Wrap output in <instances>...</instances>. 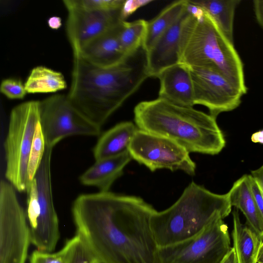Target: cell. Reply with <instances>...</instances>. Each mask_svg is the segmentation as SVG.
<instances>
[{
    "mask_svg": "<svg viewBox=\"0 0 263 263\" xmlns=\"http://www.w3.org/2000/svg\"><path fill=\"white\" fill-rule=\"evenodd\" d=\"M156 211L139 197L109 191L80 195L71 208L76 234L101 263H158Z\"/></svg>",
    "mask_w": 263,
    "mask_h": 263,
    "instance_id": "1",
    "label": "cell"
},
{
    "mask_svg": "<svg viewBox=\"0 0 263 263\" xmlns=\"http://www.w3.org/2000/svg\"><path fill=\"white\" fill-rule=\"evenodd\" d=\"M71 83L67 98L81 115L101 128L108 118L149 77L142 45L119 64L95 66L73 53Z\"/></svg>",
    "mask_w": 263,
    "mask_h": 263,
    "instance_id": "2",
    "label": "cell"
},
{
    "mask_svg": "<svg viewBox=\"0 0 263 263\" xmlns=\"http://www.w3.org/2000/svg\"><path fill=\"white\" fill-rule=\"evenodd\" d=\"M134 114L138 129L168 138L189 153L214 155L226 145L216 118L193 107L158 98L139 103Z\"/></svg>",
    "mask_w": 263,
    "mask_h": 263,
    "instance_id": "3",
    "label": "cell"
},
{
    "mask_svg": "<svg viewBox=\"0 0 263 263\" xmlns=\"http://www.w3.org/2000/svg\"><path fill=\"white\" fill-rule=\"evenodd\" d=\"M232 207L229 192L216 194L191 182L172 205L152 215L151 226L158 248L198 235L216 218L227 217Z\"/></svg>",
    "mask_w": 263,
    "mask_h": 263,
    "instance_id": "4",
    "label": "cell"
},
{
    "mask_svg": "<svg viewBox=\"0 0 263 263\" xmlns=\"http://www.w3.org/2000/svg\"><path fill=\"white\" fill-rule=\"evenodd\" d=\"M179 63L189 67L217 69L245 95L247 92L243 63L234 43L227 39L203 9L196 16L189 13L184 23Z\"/></svg>",
    "mask_w": 263,
    "mask_h": 263,
    "instance_id": "5",
    "label": "cell"
},
{
    "mask_svg": "<svg viewBox=\"0 0 263 263\" xmlns=\"http://www.w3.org/2000/svg\"><path fill=\"white\" fill-rule=\"evenodd\" d=\"M40 120V101H29L15 106L10 115L4 143L5 177L19 192H27V168L36 126Z\"/></svg>",
    "mask_w": 263,
    "mask_h": 263,
    "instance_id": "6",
    "label": "cell"
},
{
    "mask_svg": "<svg viewBox=\"0 0 263 263\" xmlns=\"http://www.w3.org/2000/svg\"><path fill=\"white\" fill-rule=\"evenodd\" d=\"M219 217L198 235L158 248V263H220L231 247L228 227Z\"/></svg>",
    "mask_w": 263,
    "mask_h": 263,
    "instance_id": "7",
    "label": "cell"
},
{
    "mask_svg": "<svg viewBox=\"0 0 263 263\" xmlns=\"http://www.w3.org/2000/svg\"><path fill=\"white\" fill-rule=\"evenodd\" d=\"M13 185L0 183V263H25L31 243L27 216Z\"/></svg>",
    "mask_w": 263,
    "mask_h": 263,
    "instance_id": "8",
    "label": "cell"
},
{
    "mask_svg": "<svg viewBox=\"0 0 263 263\" xmlns=\"http://www.w3.org/2000/svg\"><path fill=\"white\" fill-rule=\"evenodd\" d=\"M132 159L151 171L167 169L195 174L196 165L190 153L174 141L138 128L128 148Z\"/></svg>",
    "mask_w": 263,
    "mask_h": 263,
    "instance_id": "9",
    "label": "cell"
},
{
    "mask_svg": "<svg viewBox=\"0 0 263 263\" xmlns=\"http://www.w3.org/2000/svg\"><path fill=\"white\" fill-rule=\"evenodd\" d=\"M46 147L53 148L69 136H97L101 128L93 124L71 105L67 95L57 94L40 101V120Z\"/></svg>",
    "mask_w": 263,
    "mask_h": 263,
    "instance_id": "10",
    "label": "cell"
},
{
    "mask_svg": "<svg viewBox=\"0 0 263 263\" xmlns=\"http://www.w3.org/2000/svg\"><path fill=\"white\" fill-rule=\"evenodd\" d=\"M195 105L207 107L216 118L220 113L239 106L243 92L222 72L210 67H189Z\"/></svg>",
    "mask_w": 263,
    "mask_h": 263,
    "instance_id": "11",
    "label": "cell"
},
{
    "mask_svg": "<svg viewBox=\"0 0 263 263\" xmlns=\"http://www.w3.org/2000/svg\"><path fill=\"white\" fill-rule=\"evenodd\" d=\"M53 148L46 147L34 178L39 192L40 215L35 226L30 230L31 243L36 250L52 252L60 239L59 221L52 196L51 160Z\"/></svg>",
    "mask_w": 263,
    "mask_h": 263,
    "instance_id": "12",
    "label": "cell"
},
{
    "mask_svg": "<svg viewBox=\"0 0 263 263\" xmlns=\"http://www.w3.org/2000/svg\"><path fill=\"white\" fill-rule=\"evenodd\" d=\"M68 11L66 31L73 53H78L88 43L120 24L121 9L115 10H88L76 5L72 0H64Z\"/></svg>",
    "mask_w": 263,
    "mask_h": 263,
    "instance_id": "13",
    "label": "cell"
},
{
    "mask_svg": "<svg viewBox=\"0 0 263 263\" xmlns=\"http://www.w3.org/2000/svg\"><path fill=\"white\" fill-rule=\"evenodd\" d=\"M187 10L166 30L147 51L149 77L157 78L165 69L179 63L180 42L182 27L189 15Z\"/></svg>",
    "mask_w": 263,
    "mask_h": 263,
    "instance_id": "14",
    "label": "cell"
},
{
    "mask_svg": "<svg viewBox=\"0 0 263 263\" xmlns=\"http://www.w3.org/2000/svg\"><path fill=\"white\" fill-rule=\"evenodd\" d=\"M123 21L85 45L78 53L88 62L102 68H109L122 62L128 55L123 50L119 40Z\"/></svg>",
    "mask_w": 263,
    "mask_h": 263,
    "instance_id": "15",
    "label": "cell"
},
{
    "mask_svg": "<svg viewBox=\"0 0 263 263\" xmlns=\"http://www.w3.org/2000/svg\"><path fill=\"white\" fill-rule=\"evenodd\" d=\"M158 98L174 104L193 107L194 90L190 68L179 63L162 71Z\"/></svg>",
    "mask_w": 263,
    "mask_h": 263,
    "instance_id": "16",
    "label": "cell"
},
{
    "mask_svg": "<svg viewBox=\"0 0 263 263\" xmlns=\"http://www.w3.org/2000/svg\"><path fill=\"white\" fill-rule=\"evenodd\" d=\"M128 152L98 160L80 177L81 183L95 186L100 192H108L114 182L123 173V170L132 160Z\"/></svg>",
    "mask_w": 263,
    "mask_h": 263,
    "instance_id": "17",
    "label": "cell"
},
{
    "mask_svg": "<svg viewBox=\"0 0 263 263\" xmlns=\"http://www.w3.org/2000/svg\"><path fill=\"white\" fill-rule=\"evenodd\" d=\"M137 127L132 122L124 121L104 132L93 149L95 160L111 157L127 151Z\"/></svg>",
    "mask_w": 263,
    "mask_h": 263,
    "instance_id": "18",
    "label": "cell"
},
{
    "mask_svg": "<svg viewBox=\"0 0 263 263\" xmlns=\"http://www.w3.org/2000/svg\"><path fill=\"white\" fill-rule=\"evenodd\" d=\"M229 192L232 206L243 213L246 224L263 239V216L252 195L248 175L236 181Z\"/></svg>",
    "mask_w": 263,
    "mask_h": 263,
    "instance_id": "19",
    "label": "cell"
},
{
    "mask_svg": "<svg viewBox=\"0 0 263 263\" xmlns=\"http://www.w3.org/2000/svg\"><path fill=\"white\" fill-rule=\"evenodd\" d=\"M233 248L238 263H257V258L263 239L247 224L241 223L238 211L232 212Z\"/></svg>",
    "mask_w": 263,
    "mask_h": 263,
    "instance_id": "20",
    "label": "cell"
},
{
    "mask_svg": "<svg viewBox=\"0 0 263 263\" xmlns=\"http://www.w3.org/2000/svg\"><path fill=\"white\" fill-rule=\"evenodd\" d=\"M188 1L174 2L157 16L148 22L142 46L148 51L159 37L182 16L186 10Z\"/></svg>",
    "mask_w": 263,
    "mask_h": 263,
    "instance_id": "21",
    "label": "cell"
},
{
    "mask_svg": "<svg viewBox=\"0 0 263 263\" xmlns=\"http://www.w3.org/2000/svg\"><path fill=\"white\" fill-rule=\"evenodd\" d=\"M202 8L212 18L220 30L232 43L235 11L240 0L190 1Z\"/></svg>",
    "mask_w": 263,
    "mask_h": 263,
    "instance_id": "22",
    "label": "cell"
},
{
    "mask_svg": "<svg viewBox=\"0 0 263 263\" xmlns=\"http://www.w3.org/2000/svg\"><path fill=\"white\" fill-rule=\"evenodd\" d=\"M24 85L27 92L30 93L54 92L67 87L61 72L43 66L31 70Z\"/></svg>",
    "mask_w": 263,
    "mask_h": 263,
    "instance_id": "23",
    "label": "cell"
},
{
    "mask_svg": "<svg viewBox=\"0 0 263 263\" xmlns=\"http://www.w3.org/2000/svg\"><path fill=\"white\" fill-rule=\"evenodd\" d=\"M148 22L140 19L131 22L123 21L119 33L121 45L127 55L135 52L142 45Z\"/></svg>",
    "mask_w": 263,
    "mask_h": 263,
    "instance_id": "24",
    "label": "cell"
},
{
    "mask_svg": "<svg viewBox=\"0 0 263 263\" xmlns=\"http://www.w3.org/2000/svg\"><path fill=\"white\" fill-rule=\"evenodd\" d=\"M46 144L41 125L39 122L35 128L29 154L27 168L28 186L34 179L44 157Z\"/></svg>",
    "mask_w": 263,
    "mask_h": 263,
    "instance_id": "25",
    "label": "cell"
},
{
    "mask_svg": "<svg viewBox=\"0 0 263 263\" xmlns=\"http://www.w3.org/2000/svg\"><path fill=\"white\" fill-rule=\"evenodd\" d=\"M66 249L67 263H92L95 258L79 235L67 240Z\"/></svg>",
    "mask_w": 263,
    "mask_h": 263,
    "instance_id": "26",
    "label": "cell"
},
{
    "mask_svg": "<svg viewBox=\"0 0 263 263\" xmlns=\"http://www.w3.org/2000/svg\"><path fill=\"white\" fill-rule=\"evenodd\" d=\"M27 193L26 216L30 230L35 226L40 215L39 192L35 178L29 184Z\"/></svg>",
    "mask_w": 263,
    "mask_h": 263,
    "instance_id": "27",
    "label": "cell"
},
{
    "mask_svg": "<svg viewBox=\"0 0 263 263\" xmlns=\"http://www.w3.org/2000/svg\"><path fill=\"white\" fill-rule=\"evenodd\" d=\"M79 7L88 10L109 11L120 9L124 0H72Z\"/></svg>",
    "mask_w": 263,
    "mask_h": 263,
    "instance_id": "28",
    "label": "cell"
},
{
    "mask_svg": "<svg viewBox=\"0 0 263 263\" xmlns=\"http://www.w3.org/2000/svg\"><path fill=\"white\" fill-rule=\"evenodd\" d=\"M0 91L10 99H21L27 94L25 85L20 79L7 78L4 79L0 85Z\"/></svg>",
    "mask_w": 263,
    "mask_h": 263,
    "instance_id": "29",
    "label": "cell"
},
{
    "mask_svg": "<svg viewBox=\"0 0 263 263\" xmlns=\"http://www.w3.org/2000/svg\"><path fill=\"white\" fill-rule=\"evenodd\" d=\"M29 263H67L64 246L56 252H46L35 250L29 256Z\"/></svg>",
    "mask_w": 263,
    "mask_h": 263,
    "instance_id": "30",
    "label": "cell"
},
{
    "mask_svg": "<svg viewBox=\"0 0 263 263\" xmlns=\"http://www.w3.org/2000/svg\"><path fill=\"white\" fill-rule=\"evenodd\" d=\"M153 2L152 0H128L125 1L121 9V17L122 20L127 18L138 9Z\"/></svg>",
    "mask_w": 263,
    "mask_h": 263,
    "instance_id": "31",
    "label": "cell"
},
{
    "mask_svg": "<svg viewBox=\"0 0 263 263\" xmlns=\"http://www.w3.org/2000/svg\"><path fill=\"white\" fill-rule=\"evenodd\" d=\"M249 185L257 205L263 216V198L260 190L253 177L248 175Z\"/></svg>",
    "mask_w": 263,
    "mask_h": 263,
    "instance_id": "32",
    "label": "cell"
},
{
    "mask_svg": "<svg viewBox=\"0 0 263 263\" xmlns=\"http://www.w3.org/2000/svg\"><path fill=\"white\" fill-rule=\"evenodd\" d=\"M253 2L256 20L263 28V0H254Z\"/></svg>",
    "mask_w": 263,
    "mask_h": 263,
    "instance_id": "33",
    "label": "cell"
},
{
    "mask_svg": "<svg viewBox=\"0 0 263 263\" xmlns=\"http://www.w3.org/2000/svg\"><path fill=\"white\" fill-rule=\"evenodd\" d=\"M251 175L257 184L263 198V165L258 168L252 171Z\"/></svg>",
    "mask_w": 263,
    "mask_h": 263,
    "instance_id": "34",
    "label": "cell"
},
{
    "mask_svg": "<svg viewBox=\"0 0 263 263\" xmlns=\"http://www.w3.org/2000/svg\"><path fill=\"white\" fill-rule=\"evenodd\" d=\"M220 263H238L236 252L233 247H232L224 256Z\"/></svg>",
    "mask_w": 263,
    "mask_h": 263,
    "instance_id": "35",
    "label": "cell"
},
{
    "mask_svg": "<svg viewBox=\"0 0 263 263\" xmlns=\"http://www.w3.org/2000/svg\"><path fill=\"white\" fill-rule=\"evenodd\" d=\"M47 24L51 29L57 30L62 26L61 18L57 16H51L48 18Z\"/></svg>",
    "mask_w": 263,
    "mask_h": 263,
    "instance_id": "36",
    "label": "cell"
},
{
    "mask_svg": "<svg viewBox=\"0 0 263 263\" xmlns=\"http://www.w3.org/2000/svg\"><path fill=\"white\" fill-rule=\"evenodd\" d=\"M251 140L255 143L263 144V130L254 133L252 135Z\"/></svg>",
    "mask_w": 263,
    "mask_h": 263,
    "instance_id": "37",
    "label": "cell"
},
{
    "mask_svg": "<svg viewBox=\"0 0 263 263\" xmlns=\"http://www.w3.org/2000/svg\"><path fill=\"white\" fill-rule=\"evenodd\" d=\"M257 263H263V244L261 246L257 258Z\"/></svg>",
    "mask_w": 263,
    "mask_h": 263,
    "instance_id": "38",
    "label": "cell"
},
{
    "mask_svg": "<svg viewBox=\"0 0 263 263\" xmlns=\"http://www.w3.org/2000/svg\"><path fill=\"white\" fill-rule=\"evenodd\" d=\"M92 263H101L98 259L95 258L92 261Z\"/></svg>",
    "mask_w": 263,
    "mask_h": 263,
    "instance_id": "39",
    "label": "cell"
}]
</instances>
